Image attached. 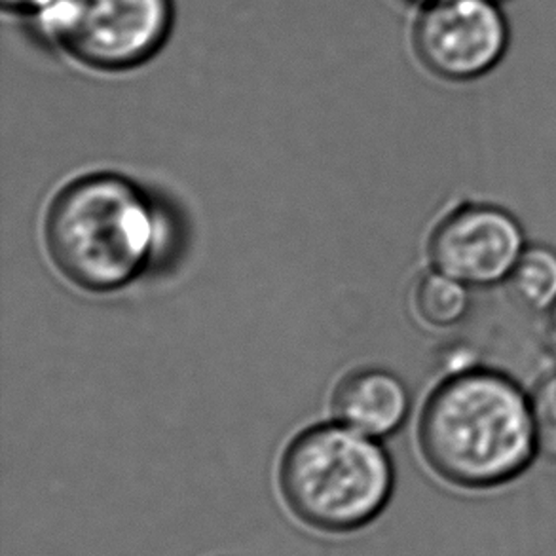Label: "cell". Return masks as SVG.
Here are the masks:
<instances>
[{"label":"cell","instance_id":"1","mask_svg":"<svg viewBox=\"0 0 556 556\" xmlns=\"http://www.w3.org/2000/svg\"><path fill=\"white\" fill-rule=\"evenodd\" d=\"M429 469L452 486L490 490L515 481L538 454L530 395L500 370H456L429 393L418 420Z\"/></svg>","mask_w":556,"mask_h":556},{"label":"cell","instance_id":"2","mask_svg":"<svg viewBox=\"0 0 556 556\" xmlns=\"http://www.w3.org/2000/svg\"><path fill=\"white\" fill-rule=\"evenodd\" d=\"M162 240V218L136 182L90 174L68 182L46 211L45 241L55 268L88 293L136 281Z\"/></svg>","mask_w":556,"mask_h":556},{"label":"cell","instance_id":"3","mask_svg":"<svg viewBox=\"0 0 556 556\" xmlns=\"http://www.w3.org/2000/svg\"><path fill=\"white\" fill-rule=\"evenodd\" d=\"M393 484L388 452L340 421L304 429L279 462L287 507L325 534H348L370 525L390 504Z\"/></svg>","mask_w":556,"mask_h":556},{"label":"cell","instance_id":"4","mask_svg":"<svg viewBox=\"0 0 556 556\" xmlns=\"http://www.w3.org/2000/svg\"><path fill=\"white\" fill-rule=\"evenodd\" d=\"M46 48L99 73L154 60L174 30V0H45L23 15Z\"/></svg>","mask_w":556,"mask_h":556},{"label":"cell","instance_id":"5","mask_svg":"<svg viewBox=\"0 0 556 556\" xmlns=\"http://www.w3.org/2000/svg\"><path fill=\"white\" fill-rule=\"evenodd\" d=\"M509 23L490 0H435L414 25V48L424 67L451 83L489 75L509 48Z\"/></svg>","mask_w":556,"mask_h":556},{"label":"cell","instance_id":"6","mask_svg":"<svg viewBox=\"0 0 556 556\" xmlns=\"http://www.w3.org/2000/svg\"><path fill=\"white\" fill-rule=\"evenodd\" d=\"M527 249L519 220L489 203H466L446 213L429 233L431 268L467 287H492L511 276Z\"/></svg>","mask_w":556,"mask_h":556},{"label":"cell","instance_id":"7","mask_svg":"<svg viewBox=\"0 0 556 556\" xmlns=\"http://www.w3.org/2000/svg\"><path fill=\"white\" fill-rule=\"evenodd\" d=\"M331 408L337 421L375 439L391 435L405 424L410 395L390 370L362 367L340 378Z\"/></svg>","mask_w":556,"mask_h":556},{"label":"cell","instance_id":"8","mask_svg":"<svg viewBox=\"0 0 556 556\" xmlns=\"http://www.w3.org/2000/svg\"><path fill=\"white\" fill-rule=\"evenodd\" d=\"M466 283L441 271L424 274L414 287L416 316L431 329H452L466 319L471 309V294Z\"/></svg>","mask_w":556,"mask_h":556},{"label":"cell","instance_id":"9","mask_svg":"<svg viewBox=\"0 0 556 556\" xmlns=\"http://www.w3.org/2000/svg\"><path fill=\"white\" fill-rule=\"evenodd\" d=\"M505 283L525 308L547 314L556 302L555 249L545 245L525 249Z\"/></svg>","mask_w":556,"mask_h":556},{"label":"cell","instance_id":"10","mask_svg":"<svg viewBox=\"0 0 556 556\" xmlns=\"http://www.w3.org/2000/svg\"><path fill=\"white\" fill-rule=\"evenodd\" d=\"M538 454L556 462V370L547 372L530 393Z\"/></svg>","mask_w":556,"mask_h":556},{"label":"cell","instance_id":"11","mask_svg":"<svg viewBox=\"0 0 556 556\" xmlns=\"http://www.w3.org/2000/svg\"><path fill=\"white\" fill-rule=\"evenodd\" d=\"M40 2H45V0H0L4 12L22 15V17L29 14L30 10H35Z\"/></svg>","mask_w":556,"mask_h":556},{"label":"cell","instance_id":"12","mask_svg":"<svg viewBox=\"0 0 556 556\" xmlns=\"http://www.w3.org/2000/svg\"><path fill=\"white\" fill-rule=\"evenodd\" d=\"M547 337H549L551 346L556 350V302L547 312Z\"/></svg>","mask_w":556,"mask_h":556},{"label":"cell","instance_id":"13","mask_svg":"<svg viewBox=\"0 0 556 556\" xmlns=\"http://www.w3.org/2000/svg\"><path fill=\"white\" fill-rule=\"evenodd\" d=\"M410 2H416V4H421V7H428V4L435 2V0H410Z\"/></svg>","mask_w":556,"mask_h":556},{"label":"cell","instance_id":"14","mask_svg":"<svg viewBox=\"0 0 556 556\" xmlns=\"http://www.w3.org/2000/svg\"><path fill=\"white\" fill-rule=\"evenodd\" d=\"M490 2H494V4H504L507 0H490Z\"/></svg>","mask_w":556,"mask_h":556}]
</instances>
